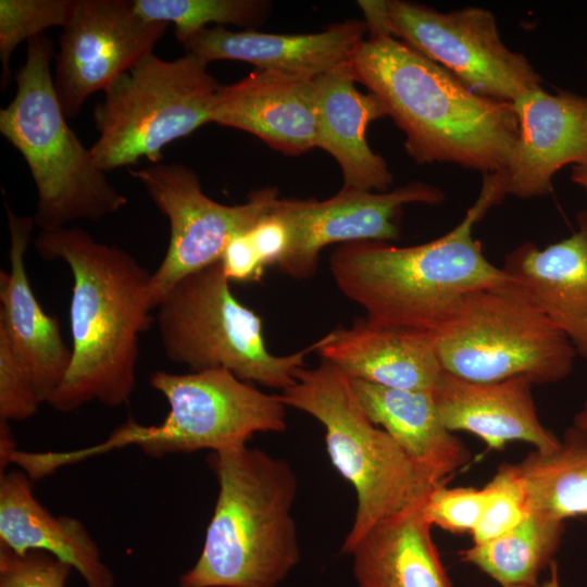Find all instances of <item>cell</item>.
<instances>
[{
	"instance_id": "1",
	"label": "cell",
	"mask_w": 587,
	"mask_h": 587,
	"mask_svg": "<svg viewBox=\"0 0 587 587\" xmlns=\"http://www.w3.org/2000/svg\"><path fill=\"white\" fill-rule=\"evenodd\" d=\"M35 248L42 259L64 261L73 277L72 361L47 403L63 413L91 401L127 403L137 383L139 336L154 321L151 273L80 227L40 230Z\"/></svg>"
},
{
	"instance_id": "2",
	"label": "cell",
	"mask_w": 587,
	"mask_h": 587,
	"mask_svg": "<svg viewBox=\"0 0 587 587\" xmlns=\"http://www.w3.org/2000/svg\"><path fill=\"white\" fill-rule=\"evenodd\" d=\"M350 67L404 133L416 163H453L483 175L505 166L519 136L513 103L472 91L380 28H367Z\"/></svg>"
},
{
	"instance_id": "3",
	"label": "cell",
	"mask_w": 587,
	"mask_h": 587,
	"mask_svg": "<svg viewBox=\"0 0 587 587\" xmlns=\"http://www.w3.org/2000/svg\"><path fill=\"white\" fill-rule=\"evenodd\" d=\"M504 197L495 174H484L478 198L447 234L409 247L344 243L330 254L332 277L369 324L433 334L464 295L514 282L473 237L474 225Z\"/></svg>"
},
{
	"instance_id": "4",
	"label": "cell",
	"mask_w": 587,
	"mask_h": 587,
	"mask_svg": "<svg viewBox=\"0 0 587 587\" xmlns=\"http://www.w3.org/2000/svg\"><path fill=\"white\" fill-rule=\"evenodd\" d=\"M209 464L218 495L200 555L178 587H278L300 560L292 467L248 446L212 452Z\"/></svg>"
},
{
	"instance_id": "5",
	"label": "cell",
	"mask_w": 587,
	"mask_h": 587,
	"mask_svg": "<svg viewBox=\"0 0 587 587\" xmlns=\"http://www.w3.org/2000/svg\"><path fill=\"white\" fill-rule=\"evenodd\" d=\"M53 57L50 38L30 39L15 75V96L0 110V132L24 158L35 183L34 222L40 230L97 221L127 204L67 124L53 85Z\"/></svg>"
},
{
	"instance_id": "6",
	"label": "cell",
	"mask_w": 587,
	"mask_h": 587,
	"mask_svg": "<svg viewBox=\"0 0 587 587\" xmlns=\"http://www.w3.org/2000/svg\"><path fill=\"white\" fill-rule=\"evenodd\" d=\"M295 384L278 394L286 405L316 419L325 429L330 462L357 494L349 550L379 522L424 504L439 485L417 466L363 409L350 378L334 364L299 367Z\"/></svg>"
},
{
	"instance_id": "7",
	"label": "cell",
	"mask_w": 587,
	"mask_h": 587,
	"mask_svg": "<svg viewBox=\"0 0 587 587\" xmlns=\"http://www.w3.org/2000/svg\"><path fill=\"white\" fill-rule=\"evenodd\" d=\"M155 315L165 355L199 372L225 369L239 379L284 390L324 337L300 351H268L262 319L232 292L220 262L179 279L159 302Z\"/></svg>"
},
{
	"instance_id": "8",
	"label": "cell",
	"mask_w": 587,
	"mask_h": 587,
	"mask_svg": "<svg viewBox=\"0 0 587 587\" xmlns=\"http://www.w3.org/2000/svg\"><path fill=\"white\" fill-rule=\"evenodd\" d=\"M442 370L495 383L564 379L576 351L564 334L513 283L464 295L433 333Z\"/></svg>"
},
{
	"instance_id": "9",
	"label": "cell",
	"mask_w": 587,
	"mask_h": 587,
	"mask_svg": "<svg viewBox=\"0 0 587 587\" xmlns=\"http://www.w3.org/2000/svg\"><path fill=\"white\" fill-rule=\"evenodd\" d=\"M208 64L191 53L166 61L153 52L118 76L93 111L98 139L90 152L105 173L147 159L211 123L218 87Z\"/></svg>"
},
{
	"instance_id": "10",
	"label": "cell",
	"mask_w": 587,
	"mask_h": 587,
	"mask_svg": "<svg viewBox=\"0 0 587 587\" xmlns=\"http://www.w3.org/2000/svg\"><path fill=\"white\" fill-rule=\"evenodd\" d=\"M149 383L167 401L164 420L155 425L129 420L102 444L67 452L70 463L130 445L154 458L204 449L215 452L247 446L258 433L287 428V407L278 395L266 394L225 369L186 374L155 371Z\"/></svg>"
},
{
	"instance_id": "11",
	"label": "cell",
	"mask_w": 587,
	"mask_h": 587,
	"mask_svg": "<svg viewBox=\"0 0 587 587\" xmlns=\"http://www.w3.org/2000/svg\"><path fill=\"white\" fill-rule=\"evenodd\" d=\"M359 5L369 28L386 30L478 95L512 103L541 86L529 61L503 43L488 10L441 12L404 0L359 1Z\"/></svg>"
},
{
	"instance_id": "12",
	"label": "cell",
	"mask_w": 587,
	"mask_h": 587,
	"mask_svg": "<svg viewBox=\"0 0 587 587\" xmlns=\"http://www.w3.org/2000/svg\"><path fill=\"white\" fill-rule=\"evenodd\" d=\"M129 173L170 224L166 252L151 274L154 309L179 279L220 262L228 241L253 228L279 200L277 188L266 187L251 192L241 204L216 202L203 192L198 175L178 163Z\"/></svg>"
},
{
	"instance_id": "13",
	"label": "cell",
	"mask_w": 587,
	"mask_h": 587,
	"mask_svg": "<svg viewBox=\"0 0 587 587\" xmlns=\"http://www.w3.org/2000/svg\"><path fill=\"white\" fill-rule=\"evenodd\" d=\"M168 24L142 17L134 0H74L61 27L53 85L68 118L104 91L163 37Z\"/></svg>"
},
{
	"instance_id": "14",
	"label": "cell",
	"mask_w": 587,
	"mask_h": 587,
	"mask_svg": "<svg viewBox=\"0 0 587 587\" xmlns=\"http://www.w3.org/2000/svg\"><path fill=\"white\" fill-rule=\"evenodd\" d=\"M444 200L441 189L423 182L384 192L341 188L321 201L279 199L277 207L289 224L291 246L277 267L292 278L309 279L326 246L396 240L404 205H435Z\"/></svg>"
},
{
	"instance_id": "15",
	"label": "cell",
	"mask_w": 587,
	"mask_h": 587,
	"mask_svg": "<svg viewBox=\"0 0 587 587\" xmlns=\"http://www.w3.org/2000/svg\"><path fill=\"white\" fill-rule=\"evenodd\" d=\"M512 103L519 136L505 166L495 173L505 196H546L563 166L587 164V97L540 86Z\"/></svg>"
},
{
	"instance_id": "16",
	"label": "cell",
	"mask_w": 587,
	"mask_h": 587,
	"mask_svg": "<svg viewBox=\"0 0 587 587\" xmlns=\"http://www.w3.org/2000/svg\"><path fill=\"white\" fill-rule=\"evenodd\" d=\"M367 35L365 21L350 20L313 34L233 32L207 27L177 40L207 63L236 60L259 70L314 79L349 62Z\"/></svg>"
},
{
	"instance_id": "17",
	"label": "cell",
	"mask_w": 587,
	"mask_h": 587,
	"mask_svg": "<svg viewBox=\"0 0 587 587\" xmlns=\"http://www.w3.org/2000/svg\"><path fill=\"white\" fill-rule=\"evenodd\" d=\"M211 123L249 133L284 154L316 148L314 79L258 70L221 85Z\"/></svg>"
},
{
	"instance_id": "18",
	"label": "cell",
	"mask_w": 587,
	"mask_h": 587,
	"mask_svg": "<svg viewBox=\"0 0 587 587\" xmlns=\"http://www.w3.org/2000/svg\"><path fill=\"white\" fill-rule=\"evenodd\" d=\"M10 234V272H0V329L27 367L41 402L62 384L72 361L58 319L38 302L25 268L34 217L20 216L5 204Z\"/></svg>"
},
{
	"instance_id": "19",
	"label": "cell",
	"mask_w": 587,
	"mask_h": 587,
	"mask_svg": "<svg viewBox=\"0 0 587 587\" xmlns=\"http://www.w3.org/2000/svg\"><path fill=\"white\" fill-rule=\"evenodd\" d=\"M577 229L545 248L526 241L510 251L502 270L587 360V211Z\"/></svg>"
},
{
	"instance_id": "20",
	"label": "cell",
	"mask_w": 587,
	"mask_h": 587,
	"mask_svg": "<svg viewBox=\"0 0 587 587\" xmlns=\"http://www.w3.org/2000/svg\"><path fill=\"white\" fill-rule=\"evenodd\" d=\"M533 385L523 376L477 383L444 371L432 392L450 432H470L497 450L512 440L526 441L541 451L552 450L560 439L541 424Z\"/></svg>"
},
{
	"instance_id": "21",
	"label": "cell",
	"mask_w": 587,
	"mask_h": 587,
	"mask_svg": "<svg viewBox=\"0 0 587 587\" xmlns=\"http://www.w3.org/2000/svg\"><path fill=\"white\" fill-rule=\"evenodd\" d=\"M350 379L408 390H433L444 372L433 334L382 328L365 319L324 336L316 351Z\"/></svg>"
},
{
	"instance_id": "22",
	"label": "cell",
	"mask_w": 587,
	"mask_h": 587,
	"mask_svg": "<svg viewBox=\"0 0 587 587\" xmlns=\"http://www.w3.org/2000/svg\"><path fill=\"white\" fill-rule=\"evenodd\" d=\"M350 61L314 78L316 147L339 164L345 189L387 191L394 177L366 140V128L387 116L380 101L355 87Z\"/></svg>"
},
{
	"instance_id": "23",
	"label": "cell",
	"mask_w": 587,
	"mask_h": 587,
	"mask_svg": "<svg viewBox=\"0 0 587 587\" xmlns=\"http://www.w3.org/2000/svg\"><path fill=\"white\" fill-rule=\"evenodd\" d=\"M30 479L20 470L0 475V546L17 554L49 553L74 569L87 587H114V574L85 525L53 516L35 498Z\"/></svg>"
},
{
	"instance_id": "24",
	"label": "cell",
	"mask_w": 587,
	"mask_h": 587,
	"mask_svg": "<svg viewBox=\"0 0 587 587\" xmlns=\"http://www.w3.org/2000/svg\"><path fill=\"white\" fill-rule=\"evenodd\" d=\"M350 380L371 421L387 432L434 482L445 484L467 464L470 451L442 423L432 390Z\"/></svg>"
},
{
	"instance_id": "25",
	"label": "cell",
	"mask_w": 587,
	"mask_h": 587,
	"mask_svg": "<svg viewBox=\"0 0 587 587\" xmlns=\"http://www.w3.org/2000/svg\"><path fill=\"white\" fill-rule=\"evenodd\" d=\"M423 504L371 528L346 555L360 587H450Z\"/></svg>"
},
{
	"instance_id": "26",
	"label": "cell",
	"mask_w": 587,
	"mask_h": 587,
	"mask_svg": "<svg viewBox=\"0 0 587 587\" xmlns=\"http://www.w3.org/2000/svg\"><path fill=\"white\" fill-rule=\"evenodd\" d=\"M512 467L530 513L562 521L587 514V430L572 425L557 448L536 449Z\"/></svg>"
},
{
	"instance_id": "27",
	"label": "cell",
	"mask_w": 587,
	"mask_h": 587,
	"mask_svg": "<svg viewBox=\"0 0 587 587\" xmlns=\"http://www.w3.org/2000/svg\"><path fill=\"white\" fill-rule=\"evenodd\" d=\"M564 521L532 512L507 533L461 552L502 587H538L540 572L552 563Z\"/></svg>"
},
{
	"instance_id": "28",
	"label": "cell",
	"mask_w": 587,
	"mask_h": 587,
	"mask_svg": "<svg viewBox=\"0 0 587 587\" xmlns=\"http://www.w3.org/2000/svg\"><path fill=\"white\" fill-rule=\"evenodd\" d=\"M145 18L174 24L179 40L210 23L252 27L265 17L270 4L260 0H134Z\"/></svg>"
},
{
	"instance_id": "29",
	"label": "cell",
	"mask_w": 587,
	"mask_h": 587,
	"mask_svg": "<svg viewBox=\"0 0 587 587\" xmlns=\"http://www.w3.org/2000/svg\"><path fill=\"white\" fill-rule=\"evenodd\" d=\"M74 0H1L0 60L1 85L10 80V61L23 41L43 35L50 27H62L67 21Z\"/></svg>"
},
{
	"instance_id": "30",
	"label": "cell",
	"mask_w": 587,
	"mask_h": 587,
	"mask_svg": "<svg viewBox=\"0 0 587 587\" xmlns=\"http://www.w3.org/2000/svg\"><path fill=\"white\" fill-rule=\"evenodd\" d=\"M484 488V509L472 532L474 544H482L507 533L530 514L523 484L512 464L501 465Z\"/></svg>"
},
{
	"instance_id": "31",
	"label": "cell",
	"mask_w": 587,
	"mask_h": 587,
	"mask_svg": "<svg viewBox=\"0 0 587 587\" xmlns=\"http://www.w3.org/2000/svg\"><path fill=\"white\" fill-rule=\"evenodd\" d=\"M42 403L33 378L0 329V421H24Z\"/></svg>"
},
{
	"instance_id": "32",
	"label": "cell",
	"mask_w": 587,
	"mask_h": 587,
	"mask_svg": "<svg viewBox=\"0 0 587 587\" xmlns=\"http://www.w3.org/2000/svg\"><path fill=\"white\" fill-rule=\"evenodd\" d=\"M485 488L437 486L423 504V514L430 525L453 533L473 532L482 515Z\"/></svg>"
},
{
	"instance_id": "33",
	"label": "cell",
	"mask_w": 587,
	"mask_h": 587,
	"mask_svg": "<svg viewBox=\"0 0 587 587\" xmlns=\"http://www.w3.org/2000/svg\"><path fill=\"white\" fill-rule=\"evenodd\" d=\"M72 570L49 553L17 554L0 546V587H65Z\"/></svg>"
},
{
	"instance_id": "34",
	"label": "cell",
	"mask_w": 587,
	"mask_h": 587,
	"mask_svg": "<svg viewBox=\"0 0 587 587\" xmlns=\"http://www.w3.org/2000/svg\"><path fill=\"white\" fill-rule=\"evenodd\" d=\"M278 201L275 207L249 230L252 242L265 267L273 264L278 265L286 257L291 246V230L288 222L278 210Z\"/></svg>"
},
{
	"instance_id": "35",
	"label": "cell",
	"mask_w": 587,
	"mask_h": 587,
	"mask_svg": "<svg viewBox=\"0 0 587 587\" xmlns=\"http://www.w3.org/2000/svg\"><path fill=\"white\" fill-rule=\"evenodd\" d=\"M220 263L227 279L238 283L260 282L266 268L249 232L237 235L228 241Z\"/></svg>"
},
{
	"instance_id": "36",
	"label": "cell",
	"mask_w": 587,
	"mask_h": 587,
	"mask_svg": "<svg viewBox=\"0 0 587 587\" xmlns=\"http://www.w3.org/2000/svg\"><path fill=\"white\" fill-rule=\"evenodd\" d=\"M571 180L587 190V164L573 166Z\"/></svg>"
},
{
	"instance_id": "37",
	"label": "cell",
	"mask_w": 587,
	"mask_h": 587,
	"mask_svg": "<svg viewBox=\"0 0 587 587\" xmlns=\"http://www.w3.org/2000/svg\"><path fill=\"white\" fill-rule=\"evenodd\" d=\"M573 425L580 429L587 430V400L574 416Z\"/></svg>"
},
{
	"instance_id": "38",
	"label": "cell",
	"mask_w": 587,
	"mask_h": 587,
	"mask_svg": "<svg viewBox=\"0 0 587 587\" xmlns=\"http://www.w3.org/2000/svg\"><path fill=\"white\" fill-rule=\"evenodd\" d=\"M540 587H560L558 577V567L555 563H551V576Z\"/></svg>"
},
{
	"instance_id": "39",
	"label": "cell",
	"mask_w": 587,
	"mask_h": 587,
	"mask_svg": "<svg viewBox=\"0 0 587 587\" xmlns=\"http://www.w3.org/2000/svg\"><path fill=\"white\" fill-rule=\"evenodd\" d=\"M586 67H587V62H586Z\"/></svg>"
}]
</instances>
